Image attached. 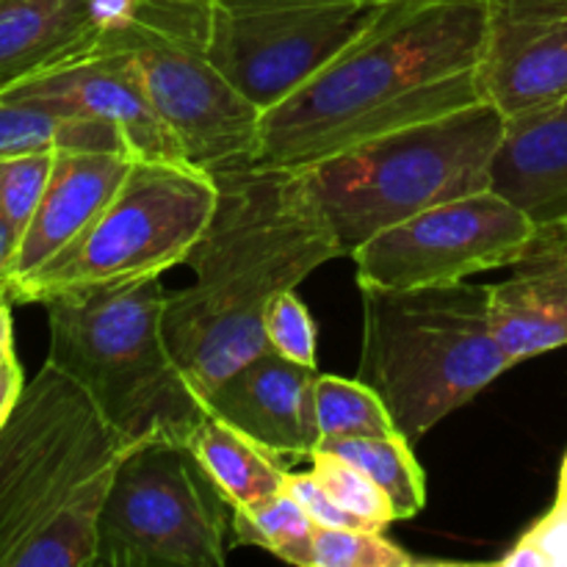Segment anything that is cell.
Here are the masks:
<instances>
[{
	"label": "cell",
	"instance_id": "cell-4",
	"mask_svg": "<svg viewBox=\"0 0 567 567\" xmlns=\"http://www.w3.org/2000/svg\"><path fill=\"white\" fill-rule=\"evenodd\" d=\"M166 293L161 277H147L42 299L50 327L44 363L75 380L103 419L133 443H186L208 415L166 341Z\"/></svg>",
	"mask_w": 567,
	"mask_h": 567
},
{
	"label": "cell",
	"instance_id": "cell-22",
	"mask_svg": "<svg viewBox=\"0 0 567 567\" xmlns=\"http://www.w3.org/2000/svg\"><path fill=\"white\" fill-rule=\"evenodd\" d=\"M230 529L244 546L264 548L280 557L282 563L299 567L310 565L316 524L288 491L264 498L252 507L233 509Z\"/></svg>",
	"mask_w": 567,
	"mask_h": 567
},
{
	"label": "cell",
	"instance_id": "cell-33",
	"mask_svg": "<svg viewBox=\"0 0 567 567\" xmlns=\"http://www.w3.org/2000/svg\"><path fill=\"white\" fill-rule=\"evenodd\" d=\"M557 502H567V454L559 468V487H557Z\"/></svg>",
	"mask_w": 567,
	"mask_h": 567
},
{
	"label": "cell",
	"instance_id": "cell-12",
	"mask_svg": "<svg viewBox=\"0 0 567 567\" xmlns=\"http://www.w3.org/2000/svg\"><path fill=\"white\" fill-rule=\"evenodd\" d=\"M0 94L28 100L61 116L103 122L125 138L133 158L186 161L169 127L144 94L131 59L111 42L109 33H103L92 53L28 78Z\"/></svg>",
	"mask_w": 567,
	"mask_h": 567
},
{
	"label": "cell",
	"instance_id": "cell-21",
	"mask_svg": "<svg viewBox=\"0 0 567 567\" xmlns=\"http://www.w3.org/2000/svg\"><path fill=\"white\" fill-rule=\"evenodd\" d=\"M316 452L338 454L341 460L363 471L388 496L396 520L415 518L426 504L424 468L415 460L410 441L399 432L393 435H363L321 441Z\"/></svg>",
	"mask_w": 567,
	"mask_h": 567
},
{
	"label": "cell",
	"instance_id": "cell-6",
	"mask_svg": "<svg viewBox=\"0 0 567 567\" xmlns=\"http://www.w3.org/2000/svg\"><path fill=\"white\" fill-rule=\"evenodd\" d=\"M507 120L487 100L308 166L343 258L426 208L493 188Z\"/></svg>",
	"mask_w": 567,
	"mask_h": 567
},
{
	"label": "cell",
	"instance_id": "cell-10",
	"mask_svg": "<svg viewBox=\"0 0 567 567\" xmlns=\"http://www.w3.org/2000/svg\"><path fill=\"white\" fill-rule=\"evenodd\" d=\"M391 0H210V55L260 114L349 48Z\"/></svg>",
	"mask_w": 567,
	"mask_h": 567
},
{
	"label": "cell",
	"instance_id": "cell-1",
	"mask_svg": "<svg viewBox=\"0 0 567 567\" xmlns=\"http://www.w3.org/2000/svg\"><path fill=\"white\" fill-rule=\"evenodd\" d=\"M491 0H391L297 92L260 114L252 164L308 169L358 144L482 103Z\"/></svg>",
	"mask_w": 567,
	"mask_h": 567
},
{
	"label": "cell",
	"instance_id": "cell-15",
	"mask_svg": "<svg viewBox=\"0 0 567 567\" xmlns=\"http://www.w3.org/2000/svg\"><path fill=\"white\" fill-rule=\"evenodd\" d=\"M133 155L111 153V150H59L53 175L44 188L31 225L25 227L17 247L11 277L14 286L22 277L42 269L50 258L70 247L111 203L116 188L133 166Z\"/></svg>",
	"mask_w": 567,
	"mask_h": 567
},
{
	"label": "cell",
	"instance_id": "cell-23",
	"mask_svg": "<svg viewBox=\"0 0 567 567\" xmlns=\"http://www.w3.org/2000/svg\"><path fill=\"white\" fill-rule=\"evenodd\" d=\"M313 408L321 441L399 432L380 393L363 380L319 374L313 382Z\"/></svg>",
	"mask_w": 567,
	"mask_h": 567
},
{
	"label": "cell",
	"instance_id": "cell-18",
	"mask_svg": "<svg viewBox=\"0 0 567 567\" xmlns=\"http://www.w3.org/2000/svg\"><path fill=\"white\" fill-rule=\"evenodd\" d=\"M493 188L537 227L567 216V100L507 122L496 161Z\"/></svg>",
	"mask_w": 567,
	"mask_h": 567
},
{
	"label": "cell",
	"instance_id": "cell-34",
	"mask_svg": "<svg viewBox=\"0 0 567 567\" xmlns=\"http://www.w3.org/2000/svg\"><path fill=\"white\" fill-rule=\"evenodd\" d=\"M551 230L557 233V238L559 241H563V247H565V255H567V216L563 221H559V225H551Z\"/></svg>",
	"mask_w": 567,
	"mask_h": 567
},
{
	"label": "cell",
	"instance_id": "cell-17",
	"mask_svg": "<svg viewBox=\"0 0 567 567\" xmlns=\"http://www.w3.org/2000/svg\"><path fill=\"white\" fill-rule=\"evenodd\" d=\"M122 0H0V92L92 53Z\"/></svg>",
	"mask_w": 567,
	"mask_h": 567
},
{
	"label": "cell",
	"instance_id": "cell-5",
	"mask_svg": "<svg viewBox=\"0 0 567 567\" xmlns=\"http://www.w3.org/2000/svg\"><path fill=\"white\" fill-rule=\"evenodd\" d=\"M360 291L358 380L380 393L399 435L410 443L515 369L493 336L485 282Z\"/></svg>",
	"mask_w": 567,
	"mask_h": 567
},
{
	"label": "cell",
	"instance_id": "cell-29",
	"mask_svg": "<svg viewBox=\"0 0 567 567\" xmlns=\"http://www.w3.org/2000/svg\"><path fill=\"white\" fill-rule=\"evenodd\" d=\"M286 491L302 504V509L313 518L316 526H327V529H371L363 520L354 518L352 513H347V509L327 493V487L316 480L313 471H308V474H288Z\"/></svg>",
	"mask_w": 567,
	"mask_h": 567
},
{
	"label": "cell",
	"instance_id": "cell-20",
	"mask_svg": "<svg viewBox=\"0 0 567 567\" xmlns=\"http://www.w3.org/2000/svg\"><path fill=\"white\" fill-rule=\"evenodd\" d=\"M48 150H111L131 155L125 138L103 122L61 116L28 100L0 94V158Z\"/></svg>",
	"mask_w": 567,
	"mask_h": 567
},
{
	"label": "cell",
	"instance_id": "cell-16",
	"mask_svg": "<svg viewBox=\"0 0 567 567\" xmlns=\"http://www.w3.org/2000/svg\"><path fill=\"white\" fill-rule=\"evenodd\" d=\"M507 280L491 286V327L515 365L567 347V255L551 227H540Z\"/></svg>",
	"mask_w": 567,
	"mask_h": 567
},
{
	"label": "cell",
	"instance_id": "cell-32",
	"mask_svg": "<svg viewBox=\"0 0 567 567\" xmlns=\"http://www.w3.org/2000/svg\"><path fill=\"white\" fill-rule=\"evenodd\" d=\"M17 247H20V238L9 230V227L0 221V282H9L11 277V266H14L17 258Z\"/></svg>",
	"mask_w": 567,
	"mask_h": 567
},
{
	"label": "cell",
	"instance_id": "cell-24",
	"mask_svg": "<svg viewBox=\"0 0 567 567\" xmlns=\"http://www.w3.org/2000/svg\"><path fill=\"white\" fill-rule=\"evenodd\" d=\"M310 463H313L310 471H313L316 480L354 518H360L365 526H371L377 532H385L388 526L396 524V513H393L388 496L363 471L354 468L352 463H347V460L330 452H313Z\"/></svg>",
	"mask_w": 567,
	"mask_h": 567
},
{
	"label": "cell",
	"instance_id": "cell-36",
	"mask_svg": "<svg viewBox=\"0 0 567 567\" xmlns=\"http://www.w3.org/2000/svg\"><path fill=\"white\" fill-rule=\"evenodd\" d=\"M0 288H6V286H3V282H0ZM6 293H9V291H6Z\"/></svg>",
	"mask_w": 567,
	"mask_h": 567
},
{
	"label": "cell",
	"instance_id": "cell-8",
	"mask_svg": "<svg viewBox=\"0 0 567 567\" xmlns=\"http://www.w3.org/2000/svg\"><path fill=\"white\" fill-rule=\"evenodd\" d=\"M216 208L214 172L188 161H133L97 219L42 269L9 286L17 305L105 282L161 277L186 264Z\"/></svg>",
	"mask_w": 567,
	"mask_h": 567
},
{
	"label": "cell",
	"instance_id": "cell-7",
	"mask_svg": "<svg viewBox=\"0 0 567 567\" xmlns=\"http://www.w3.org/2000/svg\"><path fill=\"white\" fill-rule=\"evenodd\" d=\"M105 33L125 50L188 164L208 172L252 164L260 109L210 55V0H122Z\"/></svg>",
	"mask_w": 567,
	"mask_h": 567
},
{
	"label": "cell",
	"instance_id": "cell-25",
	"mask_svg": "<svg viewBox=\"0 0 567 567\" xmlns=\"http://www.w3.org/2000/svg\"><path fill=\"white\" fill-rule=\"evenodd\" d=\"M419 559L391 543L385 532L316 526L308 567H410Z\"/></svg>",
	"mask_w": 567,
	"mask_h": 567
},
{
	"label": "cell",
	"instance_id": "cell-14",
	"mask_svg": "<svg viewBox=\"0 0 567 567\" xmlns=\"http://www.w3.org/2000/svg\"><path fill=\"white\" fill-rule=\"evenodd\" d=\"M319 371L264 349L216 382L203 396L205 410L252 437L282 465L310 460L321 435L316 424L313 382Z\"/></svg>",
	"mask_w": 567,
	"mask_h": 567
},
{
	"label": "cell",
	"instance_id": "cell-31",
	"mask_svg": "<svg viewBox=\"0 0 567 567\" xmlns=\"http://www.w3.org/2000/svg\"><path fill=\"white\" fill-rule=\"evenodd\" d=\"M11 299H0V365L17 358L14 327H11Z\"/></svg>",
	"mask_w": 567,
	"mask_h": 567
},
{
	"label": "cell",
	"instance_id": "cell-27",
	"mask_svg": "<svg viewBox=\"0 0 567 567\" xmlns=\"http://www.w3.org/2000/svg\"><path fill=\"white\" fill-rule=\"evenodd\" d=\"M266 347L286 360L316 369V321L297 291L277 297L266 313Z\"/></svg>",
	"mask_w": 567,
	"mask_h": 567
},
{
	"label": "cell",
	"instance_id": "cell-9",
	"mask_svg": "<svg viewBox=\"0 0 567 567\" xmlns=\"http://www.w3.org/2000/svg\"><path fill=\"white\" fill-rule=\"evenodd\" d=\"M230 515L188 443L138 441L100 513L97 567H221Z\"/></svg>",
	"mask_w": 567,
	"mask_h": 567
},
{
	"label": "cell",
	"instance_id": "cell-28",
	"mask_svg": "<svg viewBox=\"0 0 567 567\" xmlns=\"http://www.w3.org/2000/svg\"><path fill=\"white\" fill-rule=\"evenodd\" d=\"M507 567H567V502L554 507L502 557Z\"/></svg>",
	"mask_w": 567,
	"mask_h": 567
},
{
	"label": "cell",
	"instance_id": "cell-2",
	"mask_svg": "<svg viewBox=\"0 0 567 567\" xmlns=\"http://www.w3.org/2000/svg\"><path fill=\"white\" fill-rule=\"evenodd\" d=\"M216 208L188 252L192 286L166 293L164 330L199 399L266 347V313L308 275L343 258L308 169L214 172Z\"/></svg>",
	"mask_w": 567,
	"mask_h": 567
},
{
	"label": "cell",
	"instance_id": "cell-11",
	"mask_svg": "<svg viewBox=\"0 0 567 567\" xmlns=\"http://www.w3.org/2000/svg\"><path fill=\"white\" fill-rule=\"evenodd\" d=\"M537 230L496 188L426 208L360 244L349 258L360 288L452 286L524 258Z\"/></svg>",
	"mask_w": 567,
	"mask_h": 567
},
{
	"label": "cell",
	"instance_id": "cell-26",
	"mask_svg": "<svg viewBox=\"0 0 567 567\" xmlns=\"http://www.w3.org/2000/svg\"><path fill=\"white\" fill-rule=\"evenodd\" d=\"M55 150L48 153H22L0 158V221L22 238L39 208L50 175H53Z\"/></svg>",
	"mask_w": 567,
	"mask_h": 567
},
{
	"label": "cell",
	"instance_id": "cell-3",
	"mask_svg": "<svg viewBox=\"0 0 567 567\" xmlns=\"http://www.w3.org/2000/svg\"><path fill=\"white\" fill-rule=\"evenodd\" d=\"M131 446L44 363L0 426V567H97L100 513Z\"/></svg>",
	"mask_w": 567,
	"mask_h": 567
},
{
	"label": "cell",
	"instance_id": "cell-19",
	"mask_svg": "<svg viewBox=\"0 0 567 567\" xmlns=\"http://www.w3.org/2000/svg\"><path fill=\"white\" fill-rule=\"evenodd\" d=\"M186 443L233 509L286 491L288 465L216 415H205Z\"/></svg>",
	"mask_w": 567,
	"mask_h": 567
},
{
	"label": "cell",
	"instance_id": "cell-13",
	"mask_svg": "<svg viewBox=\"0 0 567 567\" xmlns=\"http://www.w3.org/2000/svg\"><path fill=\"white\" fill-rule=\"evenodd\" d=\"M480 83L507 122L567 100V0H491Z\"/></svg>",
	"mask_w": 567,
	"mask_h": 567
},
{
	"label": "cell",
	"instance_id": "cell-35",
	"mask_svg": "<svg viewBox=\"0 0 567 567\" xmlns=\"http://www.w3.org/2000/svg\"><path fill=\"white\" fill-rule=\"evenodd\" d=\"M0 299H9V293H6V288H0Z\"/></svg>",
	"mask_w": 567,
	"mask_h": 567
},
{
	"label": "cell",
	"instance_id": "cell-30",
	"mask_svg": "<svg viewBox=\"0 0 567 567\" xmlns=\"http://www.w3.org/2000/svg\"><path fill=\"white\" fill-rule=\"evenodd\" d=\"M22 388H25V377H22L20 360H9V363L0 365V426L6 424V419L14 410L17 399H20Z\"/></svg>",
	"mask_w": 567,
	"mask_h": 567
}]
</instances>
